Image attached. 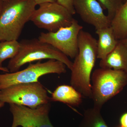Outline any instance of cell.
I'll return each instance as SVG.
<instances>
[{"mask_svg":"<svg viewBox=\"0 0 127 127\" xmlns=\"http://www.w3.org/2000/svg\"><path fill=\"white\" fill-rule=\"evenodd\" d=\"M3 0H0V14L2 9V4H3Z\"/></svg>","mask_w":127,"mask_h":127,"instance_id":"22","label":"cell"},{"mask_svg":"<svg viewBox=\"0 0 127 127\" xmlns=\"http://www.w3.org/2000/svg\"><path fill=\"white\" fill-rule=\"evenodd\" d=\"M82 95L71 86L62 85L56 88L50 97L51 101L59 102L73 106L82 102Z\"/></svg>","mask_w":127,"mask_h":127,"instance_id":"13","label":"cell"},{"mask_svg":"<svg viewBox=\"0 0 127 127\" xmlns=\"http://www.w3.org/2000/svg\"><path fill=\"white\" fill-rule=\"evenodd\" d=\"M79 127H108L101 113V110L95 108L85 110Z\"/></svg>","mask_w":127,"mask_h":127,"instance_id":"15","label":"cell"},{"mask_svg":"<svg viewBox=\"0 0 127 127\" xmlns=\"http://www.w3.org/2000/svg\"><path fill=\"white\" fill-rule=\"evenodd\" d=\"M0 42H1V41H0Z\"/></svg>","mask_w":127,"mask_h":127,"instance_id":"25","label":"cell"},{"mask_svg":"<svg viewBox=\"0 0 127 127\" xmlns=\"http://www.w3.org/2000/svg\"><path fill=\"white\" fill-rule=\"evenodd\" d=\"M20 42L17 40L5 41L0 42V67L5 60L12 59L19 51Z\"/></svg>","mask_w":127,"mask_h":127,"instance_id":"16","label":"cell"},{"mask_svg":"<svg viewBox=\"0 0 127 127\" xmlns=\"http://www.w3.org/2000/svg\"><path fill=\"white\" fill-rule=\"evenodd\" d=\"M122 40L123 42L125 44L126 47H127V37H126L125 39H123Z\"/></svg>","mask_w":127,"mask_h":127,"instance_id":"23","label":"cell"},{"mask_svg":"<svg viewBox=\"0 0 127 127\" xmlns=\"http://www.w3.org/2000/svg\"><path fill=\"white\" fill-rule=\"evenodd\" d=\"M111 27L116 39L122 40L127 37V0L124 2L111 21Z\"/></svg>","mask_w":127,"mask_h":127,"instance_id":"14","label":"cell"},{"mask_svg":"<svg viewBox=\"0 0 127 127\" xmlns=\"http://www.w3.org/2000/svg\"><path fill=\"white\" fill-rule=\"evenodd\" d=\"M74 0H57V2L59 4L65 7L72 15L76 14L74 6H73Z\"/></svg>","mask_w":127,"mask_h":127,"instance_id":"18","label":"cell"},{"mask_svg":"<svg viewBox=\"0 0 127 127\" xmlns=\"http://www.w3.org/2000/svg\"><path fill=\"white\" fill-rule=\"evenodd\" d=\"M123 0L124 2H125V1H126V0Z\"/></svg>","mask_w":127,"mask_h":127,"instance_id":"24","label":"cell"},{"mask_svg":"<svg viewBox=\"0 0 127 127\" xmlns=\"http://www.w3.org/2000/svg\"><path fill=\"white\" fill-rule=\"evenodd\" d=\"M96 33L98 37L97 58L101 60L105 58L114 49L119 40L116 39L111 26L96 30Z\"/></svg>","mask_w":127,"mask_h":127,"instance_id":"12","label":"cell"},{"mask_svg":"<svg viewBox=\"0 0 127 127\" xmlns=\"http://www.w3.org/2000/svg\"><path fill=\"white\" fill-rule=\"evenodd\" d=\"M0 71H4L6 73L10 72L9 69L7 68V67H0ZM4 105L5 103L0 101V108L4 107Z\"/></svg>","mask_w":127,"mask_h":127,"instance_id":"21","label":"cell"},{"mask_svg":"<svg viewBox=\"0 0 127 127\" xmlns=\"http://www.w3.org/2000/svg\"><path fill=\"white\" fill-rule=\"evenodd\" d=\"M121 127H127V113L123 114L120 119Z\"/></svg>","mask_w":127,"mask_h":127,"instance_id":"19","label":"cell"},{"mask_svg":"<svg viewBox=\"0 0 127 127\" xmlns=\"http://www.w3.org/2000/svg\"><path fill=\"white\" fill-rule=\"evenodd\" d=\"M50 108V103L34 109L10 104V111L13 118L11 127H54L49 119Z\"/></svg>","mask_w":127,"mask_h":127,"instance_id":"9","label":"cell"},{"mask_svg":"<svg viewBox=\"0 0 127 127\" xmlns=\"http://www.w3.org/2000/svg\"></svg>","mask_w":127,"mask_h":127,"instance_id":"26","label":"cell"},{"mask_svg":"<svg viewBox=\"0 0 127 127\" xmlns=\"http://www.w3.org/2000/svg\"><path fill=\"white\" fill-rule=\"evenodd\" d=\"M0 101L34 109L51 101L47 91L38 81L16 84L1 90Z\"/></svg>","mask_w":127,"mask_h":127,"instance_id":"5","label":"cell"},{"mask_svg":"<svg viewBox=\"0 0 127 127\" xmlns=\"http://www.w3.org/2000/svg\"><path fill=\"white\" fill-rule=\"evenodd\" d=\"M83 28L74 18L70 26L54 32H41L38 39L51 45L68 57L75 58L78 52V36Z\"/></svg>","mask_w":127,"mask_h":127,"instance_id":"8","label":"cell"},{"mask_svg":"<svg viewBox=\"0 0 127 127\" xmlns=\"http://www.w3.org/2000/svg\"><path fill=\"white\" fill-rule=\"evenodd\" d=\"M103 9L107 10V16L112 20L116 13L124 3L123 0H98Z\"/></svg>","mask_w":127,"mask_h":127,"instance_id":"17","label":"cell"},{"mask_svg":"<svg viewBox=\"0 0 127 127\" xmlns=\"http://www.w3.org/2000/svg\"><path fill=\"white\" fill-rule=\"evenodd\" d=\"M97 59V40L82 30L78 36V53L70 70V84L85 97H92L91 76Z\"/></svg>","mask_w":127,"mask_h":127,"instance_id":"1","label":"cell"},{"mask_svg":"<svg viewBox=\"0 0 127 127\" xmlns=\"http://www.w3.org/2000/svg\"><path fill=\"white\" fill-rule=\"evenodd\" d=\"M73 15L57 2H48L39 5L32 15L30 21L40 29L54 32L70 26L74 19Z\"/></svg>","mask_w":127,"mask_h":127,"instance_id":"7","label":"cell"},{"mask_svg":"<svg viewBox=\"0 0 127 127\" xmlns=\"http://www.w3.org/2000/svg\"><path fill=\"white\" fill-rule=\"evenodd\" d=\"M34 0H3L0 14V40H17L36 9Z\"/></svg>","mask_w":127,"mask_h":127,"instance_id":"2","label":"cell"},{"mask_svg":"<svg viewBox=\"0 0 127 127\" xmlns=\"http://www.w3.org/2000/svg\"><path fill=\"white\" fill-rule=\"evenodd\" d=\"M91 81L93 107L101 110L106 102L127 86V72L100 67L94 71Z\"/></svg>","mask_w":127,"mask_h":127,"instance_id":"4","label":"cell"},{"mask_svg":"<svg viewBox=\"0 0 127 127\" xmlns=\"http://www.w3.org/2000/svg\"><path fill=\"white\" fill-rule=\"evenodd\" d=\"M73 6L82 20L93 26L96 30L111 26V21L97 0H74Z\"/></svg>","mask_w":127,"mask_h":127,"instance_id":"10","label":"cell"},{"mask_svg":"<svg viewBox=\"0 0 127 127\" xmlns=\"http://www.w3.org/2000/svg\"><path fill=\"white\" fill-rule=\"evenodd\" d=\"M99 65L102 68L127 72V48L122 40L104 59L100 60Z\"/></svg>","mask_w":127,"mask_h":127,"instance_id":"11","label":"cell"},{"mask_svg":"<svg viewBox=\"0 0 127 127\" xmlns=\"http://www.w3.org/2000/svg\"><path fill=\"white\" fill-rule=\"evenodd\" d=\"M66 67L63 63L54 59L44 63L39 61L35 64L30 63L22 70L0 74V91L16 84L38 82L39 78L47 74L65 73Z\"/></svg>","mask_w":127,"mask_h":127,"instance_id":"6","label":"cell"},{"mask_svg":"<svg viewBox=\"0 0 127 127\" xmlns=\"http://www.w3.org/2000/svg\"><path fill=\"white\" fill-rule=\"evenodd\" d=\"M37 5H40L48 2H57V0H34Z\"/></svg>","mask_w":127,"mask_h":127,"instance_id":"20","label":"cell"},{"mask_svg":"<svg viewBox=\"0 0 127 127\" xmlns=\"http://www.w3.org/2000/svg\"><path fill=\"white\" fill-rule=\"evenodd\" d=\"M19 51L15 57L9 61L7 67L10 72H15L28 63L43 59H54L63 63L71 70L72 62L68 57L47 43L38 39H23L20 42Z\"/></svg>","mask_w":127,"mask_h":127,"instance_id":"3","label":"cell"}]
</instances>
